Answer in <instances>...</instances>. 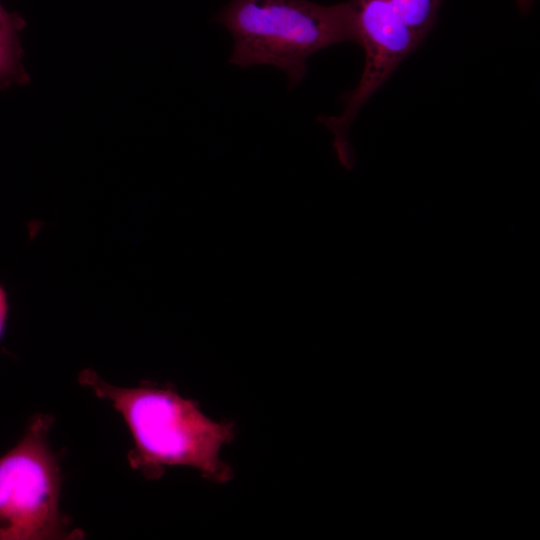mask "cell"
<instances>
[{
  "mask_svg": "<svg viewBox=\"0 0 540 540\" xmlns=\"http://www.w3.org/2000/svg\"><path fill=\"white\" fill-rule=\"evenodd\" d=\"M216 21L233 37L231 64L274 66L286 74L289 88L303 80L311 55L338 43H356L349 2L232 0Z\"/></svg>",
  "mask_w": 540,
  "mask_h": 540,
  "instance_id": "obj_2",
  "label": "cell"
},
{
  "mask_svg": "<svg viewBox=\"0 0 540 540\" xmlns=\"http://www.w3.org/2000/svg\"><path fill=\"white\" fill-rule=\"evenodd\" d=\"M521 12H527L534 0H515Z\"/></svg>",
  "mask_w": 540,
  "mask_h": 540,
  "instance_id": "obj_8",
  "label": "cell"
},
{
  "mask_svg": "<svg viewBox=\"0 0 540 540\" xmlns=\"http://www.w3.org/2000/svg\"><path fill=\"white\" fill-rule=\"evenodd\" d=\"M390 27H406L422 41L435 25L443 0H352Z\"/></svg>",
  "mask_w": 540,
  "mask_h": 540,
  "instance_id": "obj_4",
  "label": "cell"
},
{
  "mask_svg": "<svg viewBox=\"0 0 540 540\" xmlns=\"http://www.w3.org/2000/svg\"><path fill=\"white\" fill-rule=\"evenodd\" d=\"M53 419L37 415L0 457V540L78 539L59 509L60 469L48 444Z\"/></svg>",
  "mask_w": 540,
  "mask_h": 540,
  "instance_id": "obj_3",
  "label": "cell"
},
{
  "mask_svg": "<svg viewBox=\"0 0 540 540\" xmlns=\"http://www.w3.org/2000/svg\"><path fill=\"white\" fill-rule=\"evenodd\" d=\"M7 313V299L3 288L0 286V335L3 330L5 318Z\"/></svg>",
  "mask_w": 540,
  "mask_h": 540,
  "instance_id": "obj_7",
  "label": "cell"
},
{
  "mask_svg": "<svg viewBox=\"0 0 540 540\" xmlns=\"http://www.w3.org/2000/svg\"><path fill=\"white\" fill-rule=\"evenodd\" d=\"M17 29H0V87L26 83L28 75L22 64V49Z\"/></svg>",
  "mask_w": 540,
  "mask_h": 540,
  "instance_id": "obj_5",
  "label": "cell"
},
{
  "mask_svg": "<svg viewBox=\"0 0 540 540\" xmlns=\"http://www.w3.org/2000/svg\"><path fill=\"white\" fill-rule=\"evenodd\" d=\"M78 381L121 414L134 440L128 462L147 479H159L172 466L192 467L214 483L232 479L220 450L236 437L233 422L213 421L171 384L118 387L91 369L82 370Z\"/></svg>",
  "mask_w": 540,
  "mask_h": 540,
  "instance_id": "obj_1",
  "label": "cell"
},
{
  "mask_svg": "<svg viewBox=\"0 0 540 540\" xmlns=\"http://www.w3.org/2000/svg\"><path fill=\"white\" fill-rule=\"evenodd\" d=\"M24 25L23 20L14 15L8 13L0 4V29H22Z\"/></svg>",
  "mask_w": 540,
  "mask_h": 540,
  "instance_id": "obj_6",
  "label": "cell"
}]
</instances>
